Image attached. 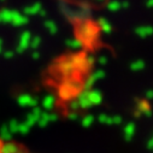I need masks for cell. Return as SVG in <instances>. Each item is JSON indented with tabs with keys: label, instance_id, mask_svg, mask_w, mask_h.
Returning <instances> with one entry per match:
<instances>
[{
	"label": "cell",
	"instance_id": "cell-1",
	"mask_svg": "<svg viewBox=\"0 0 153 153\" xmlns=\"http://www.w3.org/2000/svg\"><path fill=\"white\" fill-rule=\"evenodd\" d=\"M77 33H79V39L83 42V45L92 46L99 36V28L95 23L88 21H83L79 23L77 27Z\"/></svg>",
	"mask_w": 153,
	"mask_h": 153
},
{
	"label": "cell",
	"instance_id": "cell-2",
	"mask_svg": "<svg viewBox=\"0 0 153 153\" xmlns=\"http://www.w3.org/2000/svg\"><path fill=\"white\" fill-rule=\"evenodd\" d=\"M0 153H35V152L18 141L0 136Z\"/></svg>",
	"mask_w": 153,
	"mask_h": 153
},
{
	"label": "cell",
	"instance_id": "cell-3",
	"mask_svg": "<svg viewBox=\"0 0 153 153\" xmlns=\"http://www.w3.org/2000/svg\"><path fill=\"white\" fill-rule=\"evenodd\" d=\"M58 70L64 75V76H70L72 75L75 71H76V68L71 60V58H66V59H63V60H59L58 62Z\"/></svg>",
	"mask_w": 153,
	"mask_h": 153
},
{
	"label": "cell",
	"instance_id": "cell-4",
	"mask_svg": "<svg viewBox=\"0 0 153 153\" xmlns=\"http://www.w3.org/2000/svg\"><path fill=\"white\" fill-rule=\"evenodd\" d=\"M76 70H79V71H86L89 66L87 64V56L85 54H76V56H71L70 57Z\"/></svg>",
	"mask_w": 153,
	"mask_h": 153
},
{
	"label": "cell",
	"instance_id": "cell-5",
	"mask_svg": "<svg viewBox=\"0 0 153 153\" xmlns=\"http://www.w3.org/2000/svg\"><path fill=\"white\" fill-rule=\"evenodd\" d=\"M31 35L29 31H23L19 36V41H18V46H17V52H23L25 50H28V47H30V41H31Z\"/></svg>",
	"mask_w": 153,
	"mask_h": 153
},
{
	"label": "cell",
	"instance_id": "cell-6",
	"mask_svg": "<svg viewBox=\"0 0 153 153\" xmlns=\"http://www.w3.org/2000/svg\"><path fill=\"white\" fill-rule=\"evenodd\" d=\"M11 23L16 27H21L28 23V18L24 13L17 12V11H12V18H11Z\"/></svg>",
	"mask_w": 153,
	"mask_h": 153
},
{
	"label": "cell",
	"instance_id": "cell-7",
	"mask_svg": "<svg viewBox=\"0 0 153 153\" xmlns=\"http://www.w3.org/2000/svg\"><path fill=\"white\" fill-rule=\"evenodd\" d=\"M135 34L140 37H148L153 34V27L151 25H142V27H139L135 29Z\"/></svg>",
	"mask_w": 153,
	"mask_h": 153
},
{
	"label": "cell",
	"instance_id": "cell-8",
	"mask_svg": "<svg viewBox=\"0 0 153 153\" xmlns=\"http://www.w3.org/2000/svg\"><path fill=\"white\" fill-rule=\"evenodd\" d=\"M97 25H98L99 30H101V31L105 33V34H110V33L112 31V25H111V23H110L106 18H104V17H100V18H99Z\"/></svg>",
	"mask_w": 153,
	"mask_h": 153
},
{
	"label": "cell",
	"instance_id": "cell-9",
	"mask_svg": "<svg viewBox=\"0 0 153 153\" xmlns=\"http://www.w3.org/2000/svg\"><path fill=\"white\" fill-rule=\"evenodd\" d=\"M66 46L70 50H80L81 47H83V42L79 39V37H74V39H69L66 41Z\"/></svg>",
	"mask_w": 153,
	"mask_h": 153
},
{
	"label": "cell",
	"instance_id": "cell-10",
	"mask_svg": "<svg viewBox=\"0 0 153 153\" xmlns=\"http://www.w3.org/2000/svg\"><path fill=\"white\" fill-rule=\"evenodd\" d=\"M41 10H42L41 4L35 3V4H33L31 6H28V7L24 9V15H25V16H28V15H36V13H40Z\"/></svg>",
	"mask_w": 153,
	"mask_h": 153
},
{
	"label": "cell",
	"instance_id": "cell-11",
	"mask_svg": "<svg viewBox=\"0 0 153 153\" xmlns=\"http://www.w3.org/2000/svg\"><path fill=\"white\" fill-rule=\"evenodd\" d=\"M88 98H89V101L92 102V105L93 104H99L101 101V93L97 89H92L88 93Z\"/></svg>",
	"mask_w": 153,
	"mask_h": 153
},
{
	"label": "cell",
	"instance_id": "cell-12",
	"mask_svg": "<svg viewBox=\"0 0 153 153\" xmlns=\"http://www.w3.org/2000/svg\"><path fill=\"white\" fill-rule=\"evenodd\" d=\"M12 11L10 10H1L0 11V23H11Z\"/></svg>",
	"mask_w": 153,
	"mask_h": 153
},
{
	"label": "cell",
	"instance_id": "cell-13",
	"mask_svg": "<svg viewBox=\"0 0 153 153\" xmlns=\"http://www.w3.org/2000/svg\"><path fill=\"white\" fill-rule=\"evenodd\" d=\"M122 9V4L121 1H117V0H111L110 3H107V10L111 12H117Z\"/></svg>",
	"mask_w": 153,
	"mask_h": 153
},
{
	"label": "cell",
	"instance_id": "cell-14",
	"mask_svg": "<svg viewBox=\"0 0 153 153\" xmlns=\"http://www.w3.org/2000/svg\"><path fill=\"white\" fill-rule=\"evenodd\" d=\"M45 27L51 34H56L58 31V25L53 21H45Z\"/></svg>",
	"mask_w": 153,
	"mask_h": 153
},
{
	"label": "cell",
	"instance_id": "cell-15",
	"mask_svg": "<svg viewBox=\"0 0 153 153\" xmlns=\"http://www.w3.org/2000/svg\"><path fill=\"white\" fill-rule=\"evenodd\" d=\"M143 68H145V63H143L142 60H135L134 63L130 64V69H131L133 71H140V70H142Z\"/></svg>",
	"mask_w": 153,
	"mask_h": 153
},
{
	"label": "cell",
	"instance_id": "cell-16",
	"mask_svg": "<svg viewBox=\"0 0 153 153\" xmlns=\"http://www.w3.org/2000/svg\"><path fill=\"white\" fill-rule=\"evenodd\" d=\"M40 44H41V37L40 36H35V37H33L31 41H30V47L34 51H37V47L40 46Z\"/></svg>",
	"mask_w": 153,
	"mask_h": 153
},
{
	"label": "cell",
	"instance_id": "cell-17",
	"mask_svg": "<svg viewBox=\"0 0 153 153\" xmlns=\"http://www.w3.org/2000/svg\"><path fill=\"white\" fill-rule=\"evenodd\" d=\"M93 76L95 77V80L98 81V80H101V79H104L105 77V71L104 70H95L94 72H93Z\"/></svg>",
	"mask_w": 153,
	"mask_h": 153
},
{
	"label": "cell",
	"instance_id": "cell-18",
	"mask_svg": "<svg viewBox=\"0 0 153 153\" xmlns=\"http://www.w3.org/2000/svg\"><path fill=\"white\" fill-rule=\"evenodd\" d=\"M94 63H95V58H94L93 56L88 54V56H87V64H88V66L92 68V66L94 65Z\"/></svg>",
	"mask_w": 153,
	"mask_h": 153
},
{
	"label": "cell",
	"instance_id": "cell-19",
	"mask_svg": "<svg viewBox=\"0 0 153 153\" xmlns=\"http://www.w3.org/2000/svg\"><path fill=\"white\" fill-rule=\"evenodd\" d=\"M98 63H99L100 65H105V64L107 63V57H106V56H100L99 59H98Z\"/></svg>",
	"mask_w": 153,
	"mask_h": 153
},
{
	"label": "cell",
	"instance_id": "cell-20",
	"mask_svg": "<svg viewBox=\"0 0 153 153\" xmlns=\"http://www.w3.org/2000/svg\"><path fill=\"white\" fill-rule=\"evenodd\" d=\"M4 57L6 59H11L13 57V52L12 51H6V52H4Z\"/></svg>",
	"mask_w": 153,
	"mask_h": 153
},
{
	"label": "cell",
	"instance_id": "cell-21",
	"mask_svg": "<svg viewBox=\"0 0 153 153\" xmlns=\"http://www.w3.org/2000/svg\"><path fill=\"white\" fill-rule=\"evenodd\" d=\"M146 6L149 9H153V0H147L146 1Z\"/></svg>",
	"mask_w": 153,
	"mask_h": 153
},
{
	"label": "cell",
	"instance_id": "cell-22",
	"mask_svg": "<svg viewBox=\"0 0 153 153\" xmlns=\"http://www.w3.org/2000/svg\"><path fill=\"white\" fill-rule=\"evenodd\" d=\"M39 57H40L39 52H37V51H34V53H33V58H34V59H37Z\"/></svg>",
	"mask_w": 153,
	"mask_h": 153
},
{
	"label": "cell",
	"instance_id": "cell-23",
	"mask_svg": "<svg viewBox=\"0 0 153 153\" xmlns=\"http://www.w3.org/2000/svg\"><path fill=\"white\" fill-rule=\"evenodd\" d=\"M121 4H122V7H124V9L129 7V3H128V1H122Z\"/></svg>",
	"mask_w": 153,
	"mask_h": 153
},
{
	"label": "cell",
	"instance_id": "cell-24",
	"mask_svg": "<svg viewBox=\"0 0 153 153\" xmlns=\"http://www.w3.org/2000/svg\"><path fill=\"white\" fill-rule=\"evenodd\" d=\"M147 98H148V99H152V98H153V92H152V91H148V92H147Z\"/></svg>",
	"mask_w": 153,
	"mask_h": 153
},
{
	"label": "cell",
	"instance_id": "cell-25",
	"mask_svg": "<svg viewBox=\"0 0 153 153\" xmlns=\"http://www.w3.org/2000/svg\"><path fill=\"white\" fill-rule=\"evenodd\" d=\"M3 52V40L0 39V53Z\"/></svg>",
	"mask_w": 153,
	"mask_h": 153
},
{
	"label": "cell",
	"instance_id": "cell-26",
	"mask_svg": "<svg viewBox=\"0 0 153 153\" xmlns=\"http://www.w3.org/2000/svg\"><path fill=\"white\" fill-rule=\"evenodd\" d=\"M97 1H104V0H97Z\"/></svg>",
	"mask_w": 153,
	"mask_h": 153
},
{
	"label": "cell",
	"instance_id": "cell-27",
	"mask_svg": "<svg viewBox=\"0 0 153 153\" xmlns=\"http://www.w3.org/2000/svg\"><path fill=\"white\" fill-rule=\"evenodd\" d=\"M0 1H5V0H0Z\"/></svg>",
	"mask_w": 153,
	"mask_h": 153
}]
</instances>
